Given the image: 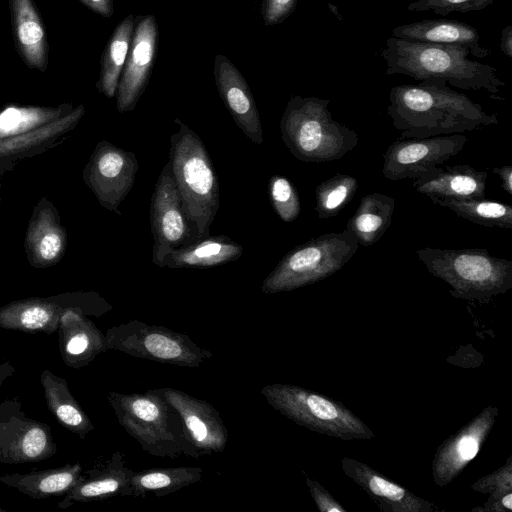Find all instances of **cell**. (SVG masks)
I'll list each match as a JSON object with an SVG mask.
<instances>
[{
  "instance_id": "1",
  "label": "cell",
  "mask_w": 512,
  "mask_h": 512,
  "mask_svg": "<svg viewBox=\"0 0 512 512\" xmlns=\"http://www.w3.org/2000/svg\"><path fill=\"white\" fill-rule=\"evenodd\" d=\"M387 114L400 138L463 134L499 123L497 114H487L467 95L435 79L392 87Z\"/></svg>"
},
{
  "instance_id": "2",
  "label": "cell",
  "mask_w": 512,
  "mask_h": 512,
  "mask_svg": "<svg viewBox=\"0 0 512 512\" xmlns=\"http://www.w3.org/2000/svg\"><path fill=\"white\" fill-rule=\"evenodd\" d=\"M465 47L409 41L395 37L386 40L381 57L386 74H402L415 80L435 79L463 90H484L498 95L505 83L496 68L468 58Z\"/></svg>"
},
{
  "instance_id": "3",
  "label": "cell",
  "mask_w": 512,
  "mask_h": 512,
  "mask_svg": "<svg viewBox=\"0 0 512 512\" xmlns=\"http://www.w3.org/2000/svg\"><path fill=\"white\" fill-rule=\"evenodd\" d=\"M179 130L170 137L169 161L183 208L195 241L209 236L220 207L218 177L198 134L179 119Z\"/></svg>"
},
{
  "instance_id": "4",
  "label": "cell",
  "mask_w": 512,
  "mask_h": 512,
  "mask_svg": "<svg viewBox=\"0 0 512 512\" xmlns=\"http://www.w3.org/2000/svg\"><path fill=\"white\" fill-rule=\"evenodd\" d=\"M330 100L293 96L280 120L281 137L298 160L323 163L343 158L358 144V134L332 118Z\"/></svg>"
},
{
  "instance_id": "5",
  "label": "cell",
  "mask_w": 512,
  "mask_h": 512,
  "mask_svg": "<svg viewBox=\"0 0 512 512\" xmlns=\"http://www.w3.org/2000/svg\"><path fill=\"white\" fill-rule=\"evenodd\" d=\"M107 399L119 424L144 451L162 458H195L179 413L153 389L128 394L112 391Z\"/></svg>"
},
{
  "instance_id": "6",
  "label": "cell",
  "mask_w": 512,
  "mask_h": 512,
  "mask_svg": "<svg viewBox=\"0 0 512 512\" xmlns=\"http://www.w3.org/2000/svg\"><path fill=\"white\" fill-rule=\"evenodd\" d=\"M416 254L433 276L449 285L455 298L486 302L512 288V261L486 249L425 247Z\"/></svg>"
},
{
  "instance_id": "7",
  "label": "cell",
  "mask_w": 512,
  "mask_h": 512,
  "mask_svg": "<svg viewBox=\"0 0 512 512\" xmlns=\"http://www.w3.org/2000/svg\"><path fill=\"white\" fill-rule=\"evenodd\" d=\"M273 409L311 431L340 440H369L373 431L337 400L293 385L273 383L261 389Z\"/></svg>"
},
{
  "instance_id": "8",
  "label": "cell",
  "mask_w": 512,
  "mask_h": 512,
  "mask_svg": "<svg viewBox=\"0 0 512 512\" xmlns=\"http://www.w3.org/2000/svg\"><path fill=\"white\" fill-rule=\"evenodd\" d=\"M359 248L344 229L312 238L287 252L261 285L265 294L293 291L319 282L344 267Z\"/></svg>"
},
{
  "instance_id": "9",
  "label": "cell",
  "mask_w": 512,
  "mask_h": 512,
  "mask_svg": "<svg viewBox=\"0 0 512 512\" xmlns=\"http://www.w3.org/2000/svg\"><path fill=\"white\" fill-rule=\"evenodd\" d=\"M105 339L107 350L180 367H199L213 355L186 334L140 320L108 328Z\"/></svg>"
},
{
  "instance_id": "10",
  "label": "cell",
  "mask_w": 512,
  "mask_h": 512,
  "mask_svg": "<svg viewBox=\"0 0 512 512\" xmlns=\"http://www.w3.org/2000/svg\"><path fill=\"white\" fill-rule=\"evenodd\" d=\"M68 309L79 310L88 317H100L112 306L94 291L30 297L0 307V328L53 334L58 330L61 315Z\"/></svg>"
},
{
  "instance_id": "11",
  "label": "cell",
  "mask_w": 512,
  "mask_h": 512,
  "mask_svg": "<svg viewBox=\"0 0 512 512\" xmlns=\"http://www.w3.org/2000/svg\"><path fill=\"white\" fill-rule=\"evenodd\" d=\"M57 450L51 427L29 418L18 397L0 402V464L40 462Z\"/></svg>"
},
{
  "instance_id": "12",
  "label": "cell",
  "mask_w": 512,
  "mask_h": 512,
  "mask_svg": "<svg viewBox=\"0 0 512 512\" xmlns=\"http://www.w3.org/2000/svg\"><path fill=\"white\" fill-rule=\"evenodd\" d=\"M466 142L464 134L398 138L383 155L382 174L391 181L424 177L455 157Z\"/></svg>"
},
{
  "instance_id": "13",
  "label": "cell",
  "mask_w": 512,
  "mask_h": 512,
  "mask_svg": "<svg viewBox=\"0 0 512 512\" xmlns=\"http://www.w3.org/2000/svg\"><path fill=\"white\" fill-rule=\"evenodd\" d=\"M150 225L153 235L152 261L159 267H163L165 257L173 249L195 241L170 161L163 167L155 184L150 204Z\"/></svg>"
},
{
  "instance_id": "14",
  "label": "cell",
  "mask_w": 512,
  "mask_h": 512,
  "mask_svg": "<svg viewBox=\"0 0 512 512\" xmlns=\"http://www.w3.org/2000/svg\"><path fill=\"white\" fill-rule=\"evenodd\" d=\"M138 168L133 152L102 140L83 170V180L101 206L121 215L119 207L133 187Z\"/></svg>"
},
{
  "instance_id": "15",
  "label": "cell",
  "mask_w": 512,
  "mask_h": 512,
  "mask_svg": "<svg viewBox=\"0 0 512 512\" xmlns=\"http://www.w3.org/2000/svg\"><path fill=\"white\" fill-rule=\"evenodd\" d=\"M159 28L156 18H135L131 46L116 90V107L120 113L133 111L144 93L156 60Z\"/></svg>"
},
{
  "instance_id": "16",
  "label": "cell",
  "mask_w": 512,
  "mask_h": 512,
  "mask_svg": "<svg viewBox=\"0 0 512 512\" xmlns=\"http://www.w3.org/2000/svg\"><path fill=\"white\" fill-rule=\"evenodd\" d=\"M179 413L195 458L224 451L228 430L219 412L207 401L170 388L153 389Z\"/></svg>"
},
{
  "instance_id": "17",
  "label": "cell",
  "mask_w": 512,
  "mask_h": 512,
  "mask_svg": "<svg viewBox=\"0 0 512 512\" xmlns=\"http://www.w3.org/2000/svg\"><path fill=\"white\" fill-rule=\"evenodd\" d=\"M498 414L497 406L485 407L438 446L432 460V477L439 487H445L451 483L477 456Z\"/></svg>"
},
{
  "instance_id": "18",
  "label": "cell",
  "mask_w": 512,
  "mask_h": 512,
  "mask_svg": "<svg viewBox=\"0 0 512 512\" xmlns=\"http://www.w3.org/2000/svg\"><path fill=\"white\" fill-rule=\"evenodd\" d=\"M213 75L218 93L235 124L254 143H263L260 115L250 87L238 68L222 54L214 58Z\"/></svg>"
},
{
  "instance_id": "19",
  "label": "cell",
  "mask_w": 512,
  "mask_h": 512,
  "mask_svg": "<svg viewBox=\"0 0 512 512\" xmlns=\"http://www.w3.org/2000/svg\"><path fill=\"white\" fill-rule=\"evenodd\" d=\"M340 465L343 473L365 491L383 512L438 510L433 503L420 498L363 462L342 457Z\"/></svg>"
},
{
  "instance_id": "20",
  "label": "cell",
  "mask_w": 512,
  "mask_h": 512,
  "mask_svg": "<svg viewBox=\"0 0 512 512\" xmlns=\"http://www.w3.org/2000/svg\"><path fill=\"white\" fill-rule=\"evenodd\" d=\"M27 258L35 268L58 263L66 251L67 234L54 205L43 197L35 206L24 242Z\"/></svg>"
},
{
  "instance_id": "21",
  "label": "cell",
  "mask_w": 512,
  "mask_h": 512,
  "mask_svg": "<svg viewBox=\"0 0 512 512\" xmlns=\"http://www.w3.org/2000/svg\"><path fill=\"white\" fill-rule=\"evenodd\" d=\"M57 332L60 355L70 368L81 369L107 350L105 334L79 310H66Z\"/></svg>"
},
{
  "instance_id": "22",
  "label": "cell",
  "mask_w": 512,
  "mask_h": 512,
  "mask_svg": "<svg viewBox=\"0 0 512 512\" xmlns=\"http://www.w3.org/2000/svg\"><path fill=\"white\" fill-rule=\"evenodd\" d=\"M133 474L126 465L125 455L115 451L100 465L84 471L82 478L57 504L58 509H66L75 503L104 500L122 494Z\"/></svg>"
},
{
  "instance_id": "23",
  "label": "cell",
  "mask_w": 512,
  "mask_h": 512,
  "mask_svg": "<svg viewBox=\"0 0 512 512\" xmlns=\"http://www.w3.org/2000/svg\"><path fill=\"white\" fill-rule=\"evenodd\" d=\"M15 48L31 69L45 72L48 67V39L41 14L34 0H9Z\"/></svg>"
},
{
  "instance_id": "24",
  "label": "cell",
  "mask_w": 512,
  "mask_h": 512,
  "mask_svg": "<svg viewBox=\"0 0 512 512\" xmlns=\"http://www.w3.org/2000/svg\"><path fill=\"white\" fill-rule=\"evenodd\" d=\"M488 173L469 164L443 165L433 173L414 179L413 188L428 198L483 199Z\"/></svg>"
},
{
  "instance_id": "25",
  "label": "cell",
  "mask_w": 512,
  "mask_h": 512,
  "mask_svg": "<svg viewBox=\"0 0 512 512\" xmlns=\"http://www.w3.org/2000/svg\"><path fill=\"white\" fill-rule=\"evenodd\" d=\"M392 36L409 41L465 47L477 58L490 55V50L480 44L476 28L465 22L447 19H428L402 24L392 30Z\"/></svg>"
},
{
  "instance_id": "26",
  "label": "cell",
  "mask_w": 512,
  "mask_h": 512,
  "mask_svg": "<svg viewBox=\"0 0 512 512\" xmlns=\"http://www.w3.org/2000/svg\"><path fill=\"white\" fill-rule=\"evenodd\" d=\"M83 473L80 463H68L57 468L5 474L0 477V483L39 500L64 496L82 478Z\"/></svg>"
},
{
  "instance_id": "27",
  "label": "cell",
  "mask_w": 512,
  "mask_h": 512,
  "mask_svg": "<svg viewBox=\"0 0 512 512\" xmlns=\"http://www.w3.org/2000/svg\"><path fill=\"white\" fill-rule=\"evenodd\" d=\"M85 113L82 104L67 114L26 133L0 139V160L11 161L46 150L73 130Z\"/></svg>"
},
{
  "instance_id": "28",
  "label": "cell",
  "mask_w": 512,
  "mask_h": 512,
  "mask_svg": "<svg viewBox=\"0 0 512 512\" xmlns=\"http://www.w3.org/2000/svg\"><path fill=\"white\" fill-rule=\"evenodd\" d=\"M243 251L242 245L225 235L207 236L173 249L163 267L205 269L236 261Z\"/></svg>"
},
{
  "instance_id": "29",
  "label": "cell",
  "mask_w": 512,
  "mask_h": 512,
  "mask_svg": "<svg viewBox=\"0 0 512 512\" xmlns=\"http://www.w3.org/2000/svg\"><path fill=\"white\" fill-rule=\"evenodd\" d=\"M48 410L69 432L81 439L95 430V426L72 395L67 381L45 369L40 374Z\"/></svg>"
},
{
  "instance_id": "30",
  "label": "cell",
  "mask_w": 512,
  "mask_h": 512,
  "mask_svg": "<svg viewBox=\"0 0 512 512\" xmlns=\"http://www.w3.org/2000/svg\"><path fill=\"white\" fill-rule=\"evenodd\" d=\"M395 199L378 192L364 195L346 224L359 245L371 246L385 234L392 224Z\"/></svg>"
},
{
  "instance_id": "31",
  "label": "cell",
  "mask_w": 512,
  "mask_h": 512,
  "mask_svg": "<svg viewBox=\"0 0 512 512\" xmlns=\"http://www.w3.org/2000/svg\"><path fill=\"white\" fill-rule=\"evenodd\" d=\"M202 472L200 467L189 466L133 471L121 496L145 497L153 494L162 497L199 482Z\"/></svg>"
},
{
  "instance_id": "32",
  "label": "cell",
  "mask_w": 512,
  "mask_h": 512,
  "mask_svg": "<svg viewBox=\"0 0 512 512\" xmlns=\"http://www.w3.org/2000/svg\"><path fill=\"white\" fill-rule=\"evenodd\" d=\"M134 28L135 17L129 14L116 26L102 53L97 88L107 98H113L116 95Z\"/></svg>"
},
{
  "instance_id": "33",
  "label": "cell",
  "mask_w": 512,
  "mask_h": 512,
  "mask_svg": "<svg viewBox=\"0 0 512 512\" xmlns=\"http://www.w3.org/2000/svg\"><path fill=\"white\" fill-rule=\"evenodd\" d=\"M472 223L490 228L512 229V207L509 204L483 199L429 198Z\"/></svg>"
},
{
  "instance_id": "34",
  "label": "cell",
  "mask_w": 512,
  "mask_h": 512,
  "mask_svg": "<svg viewBox=\"0 0 512 512\" xmlns=\"http://www.w3.org/2000/svg\"><path fill=\"white\" fill-rule=\"evenodd\" d=\"M74 107L9 105L0 110V139L11 138L36 129L70 112Z\"/></svg>"
},
{
  "instance_id": "35",
  "label": "cell",
  "mask_w": 512,
  "mask_h": 512,
  "mask_svg": "<svg viewBox=\"0 0 512 512\" xmlns=\"http://www.w3.org/2000/svg\"><path fill=\"white\" fill-rule=\"evenodd\" d=\"M358 180L348 174L336 173L320 182L315 189V211L321 220L337 216L354 198Z\"/></svg>"
},
{
  "instance_id": "36",
  "label": "cell",
  "mask_w": 512,
  "mask_h": 512,
  "mask_svg": "<svg viewBox=\"0 0 512 512\" xmlns=\"http://www.w3.org/2000/svg\"><path fill=\"white\" fill-rule=\"evenodd\" d=\"M271 205L284 222H293L301 211V203L295 186L281 175H273L268 184Z\"/></svg>"
},
{
  "instance_id": "37",
  "label": "cell",
  "mask_w": 512,
  "mask_h": 512,
  "mask_svg": "<svg viewBox=\"0 0 512 512\" xmlns=\"http://www.w3.org/2000/svg\"><path fill=\"white\" fill-rule=\"evenodd\" d=\"M496 0H416L407 6L408 11H431L436 15L446 16L453 12L480 11Z\"/></svg>"
},
{
  "instance_id": "38",
  "label": "cell",
  "mask_w": 512,
  "mask_h": 512,
  "mask_svg": "<svg viewBox=\"0 0 512 512\" xmlns=\"http://www.w3.org/2000/svg\"><path fill=\"white\" fill-rule=\"evenodd\" d=\"M471 488L477 492L489 494V498H499L512 492V457L510 456L497 470L478 479Z\"/></svg>"
},
{
  "instance_id": "39",
  "label": "cell",
  "mask_w": 512,
  "mask_h": 512,
  "mask_svg": "<svg viewBox=\"0 0 512 512\" xmlns=\"http://www.w3.org/2000/svg\"><path fill=\"white\" fill-rule=\"evenodd\" d=\"M298 0H261L260 12L265 25L285 21L295 10Z\"/></svg>"
},
{
  "instance_id": "40",
  "label": "cell",
  "mask_w": 512,
  "mask_h": 512,
  "mask_svg": "<svg viewBox=\"0 0 512 512\" xmlns=\"http://www.w3.org/2000/svg\"><path fill=\"white\" fill-rule=\"evenodd\" d=\"M308 490L320 512H346V509L316 480L305 475Z\"/></svg>"
},
{
  "instance_id": "41",
  "label": "cell",
  "mask_w": 512,
  "mask_h": 512,
  "mask_svg": "<svg viewBox=\"0 0 512 512\" xmlns=\"http://www.w3.org/2000/svg\"><path fill=\"white\" fill-rule=\"evenodd\" d=\"M473 512H511L512 492H508L499 498H489L482 506L472 509Z\"/></svg>"
},
{
  "instance_id": "42",
  "label": "cell",
  "mask_w": 512,
  "mask_h": 512,
  "mask_svg": "<svg viewBox=\"0 0 512 512\" xmlns=\"http://www.w3.org/2000/svg\"><path fill=\"white\" fill-rule=\"evenodd\" d=\"M83 5L100 16L109 18L114 13V0H79Z\"/></svg>"
},
{
  "instance_id": "43",
  "label": "cell",
  "mask_w": 512,
  "mask_h": 512,
  "mask_svg": "<svg viewBox=\"0 0 512 512\" xmlns=\"http://www.w3.org/2000/svg\"><path fill=\"white\" fill-rule=\"evenodd\" d=\"M492 172L497 174L501 180V188L510 196H512V166L503 165L493 168Z\"/></svg>"
},
{
  "instance_id": "44",
  "label": "cell",
  "mask_w": 512,
  "mask_h": 512,
  "mask_svg": "<svg viewBox=\"0 0 512 512\" xmlns=\"http://www.w3.org/2000/svg\"><path fill=\"white\" fill-rule=\"evenodd\" d=\"M500 50L507 56L512 57V25L509 24L501 32Z\"/></svg>"
},
{
  "instance_id": "45",
  "label": "cell",
  "mask_w": 512,
  "mask_h": 512,
  "mask_svg": "<svg viewBox=\"0 0 512 512\" xmlns=\"http://www.w3.org/2000/svg\"><path fill=\"white\" fill-rule=\"evenodd\" d=\"M15 373V367L9 360L0 361V388Z\"/></svg>"
},
{
  "instance_id": "46",
  "label": "cell",
  "mask_w": 512,
  "mask_h": 512,
  "mask_svg": "<svg viewBox=\"0 0 512 512\" xmlns=\"http://www.w3.org/2000/svg\"><path fill=\"white\" fill-rule=\"evenodd\" d=\"M11 161L0 160V175L8 169V165Z\"/></svg>"
},
{
  "instance_id": "47",
  "label": "cell",
  "mask_w": 512,
  "mask_h": 512,
  "mask_svg": "<svg viewBox=\"0 0 512 512\" xmlns=\"http://www.w3.org/2000/svg\"><path fill=\"white\" fill-rule=\"evenodd\" d=\"M0 512H5V509L0 507Z\"/></svg>"
}]
</instances>
